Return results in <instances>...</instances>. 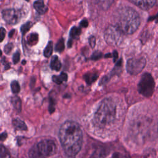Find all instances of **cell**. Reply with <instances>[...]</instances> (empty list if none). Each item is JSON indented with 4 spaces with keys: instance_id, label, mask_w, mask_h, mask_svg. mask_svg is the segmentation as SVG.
<instances>
[{
    "instance_id": "cell-1",
    "label": "cell",
    "mask_w": 158,
    "mask_h": 158,
    "mask_svg": "<svg viewBox=\"0 0 158 158\" xmlns=\"http://www.w3.org/2000/svg\"><path fill=\"white\" fill-rule=\"evenodd\" d=\"M59 139L65 154L75 157L80 151L83 143V133L79 125L73 121H66L60 127Z\"/></svg>"
},
{
    "instance_id": "cell-2",
    "label": "cell",
    "mask_w": 158,
    "mask_h": 158,
    "mask_svg": "<svg viewBox=\"0 0 158 158\" xmlns=\"http://www.w3.org/2000/svg\"><path fill=\"white\" fill-rule=\"evenodd\" d=\"M140 25V17L138 13L130 7L118 9L115 15V25L124 34L131 35L135 33Z\"/></svg>"
},
{
    "instance_id": "cell-3",
    "label": "cell",
    "mask_w": 158,
    "mask_h": 158,
    "mask_svg": "<svg viewBox=\"0 0 158 158\" xmlns=\"http://www.w3.org/2000/svg\"><path fill=\"white\" fill-rule=\"evenodd\" d=\"M116 115V106L110 98L104 99L94 114V122L99 127H104L112 123Z\"/></svg>"
},
{
    "instance_id": "cell-4",
    "label": "cell",
    "mask_w": 158,
    "mask_h": 158,
    "mask_svg": "<svg viewBox=\"0 0 158 158\" xmlns=\"http://www.w3.org/2000/svg\"><path fill=\"white\" fill-rule=\"evenodd\" d=\"M57 146L52 140H43L34 145L30 149L28 155L30 158H47L54 154Z\"/></svg>"
},
{
    "instance_id": "cell-5",
    "label": "cell",
    "mask_w": 158,
    "mask_h": 158,
    "mask_svg": "<svg viewBox=\"0 0 158 158\" xmlns=\"http://www.w3.org/2000/svg\"><path fill=\"white\" fill-rule=\"evenodd\" d=\"M155 82L151 73H143L138 84V91L143 96L151 97L154 91Z\"/></svg>"
},
{
    "instance_id": "cell-6",
    "label": "cell",
    "mask_w": 158,
    "mask_h": 158,
    "mask_svg": "<svg viewBox=\"0 0 158 158\" xmlns=\"http://www.w3.org/2000/svg\"><path fill=\"white\" fill-rule=\"evenodd\" d=\"M124 34L118 27L112 25L109 26L104 32V38L106 42L110 45H116L121 40L122 35Z\"/></svg>"
},
{
    "instance_id": "cell-7",
    "label": "cell",
    "mask_w": 158,
    "mask_h": 158,
    "mask_svg": "<svg viewBox=\"0 0 158 158\" xmlns=\"http://www.w3.org/2000/svg\"><path fill=\"white\" fill-rule=\"evenodd\" d=\"M146 64V60L144 57L131 58L127 60L126 69L130 75H136L139 73L144 68Z\"/></svg>"
},
{
    "instance_id": "cell-8",
    "label": "cell",
    "mask_w": 158,
    "mask_h": 158,
    "mask_svg": "<svg viewBox=\"0 0 158 158\" xmlns=\"http://www.w3.org/2000/svg\"><path fill=\"white\" fill-rule=\"evenodd\" d=\"M2 17L6 23L15 25L20 20L22 14L20 11L15 9H6L2 11Z\"/></svg>"
},
{
    "instance_id": "cell-9",
    "label": "cell",
    "mask_w": 158,
    "mask_h": 158,
    "mask_svg": "<svg viewBox=\"0 0 158 158\" xmlns=\"http://www.w3.org/2000/svg\"><path fill=\"white\" fill-rule=\"evenodd\" d=\"M34 8L40 14H44L46 12L48 8L43 0H37L33 4Z\"/></svg>"
},
{
    "instance_id": "cell-10",
    "label": "cell",
    "mask_w": 158,
    "mask_h": 158,
    "mask_svg": "<svg viewBox=\"0 0 158 158\" xmlns=\"http://www.w3.org/2000/svg\"><path fill=\"white\" fill-rule=\"evenodd\" d=\"M12 124L14 127L17 130H22L25 131L27 130V127L26 124L19 118H15L12 121Z\"/></svg>"
},
{
    "instance_id": "cell-11",
    "label": "cell",
    "mask_w": 158,
    "mask_h": 158,
    "mask_svg": "<svg viewBox=\"0 0 158 158\" xmlns=\"http://www.w3.org/2000/svg\"><path fill=\"white\" fill-rule=\"evenodd\" d=\"M51 68L52 70L59 71L61 68V63L57 56H54L51 60V64H50Z\"/></svg>"
},
{
    "instance_id": "cell-12",
    "label": "cell",
    "mask_w": 158,
    "mask_h": 158,
    "mask_svg": "<svg viewBox=\"0 0 158 158\" xmlns=\"http://www.w3.org/2000/svg\"><path fill=\"white\" fill-rule=\"evenodd\" d=\"M67 75L64 72H62L59 76L53 75L52 79L54 83L59 85L61 84L63 81H66L67 80Z\"/></svg>"
},
{
    "instance_id": "cell-13",
    "label": "cell",
    "mask_w": 158,
    "mask_h": 158,
    "mask_svg": "<svg viewBox=\"0 0 158 158\" xmlns=\"http://www.w3.org/2000/svg\"><path fill=\"white\" fill-rule=\"evenodd\" d=\"M10 101L15 109L18 112H20L22 109V102L20 98L18 96H14L11 98Z\"/></svg>"
},
{
    "instance_id": "cell-14",
    "label": "cell",
    "mask_w": 158,
    "mask_h": 158,
    "mask_svg": "<svg viewBox=\"0 0 158 158\" xmlns=\"http://www.w3.org/2000/svg\"><path fill=\"white\" fill-rule=\"evenodd\" d=\"M98 77V75L96 73H87L84 75V79L86 83L89 85L93 83Z\"/></svg>"
},
{
    "instance_id": "cell-15",
    "label": "cell",
    "mask_w": 158,
    "mask_h": 158,
    "mask_svg": "<svg viewBox=\"0 0 158 158\" xmlns=\"http://www.w3.org/2000/svg\"><path fill=\"white\" fill-rule=\"evenodd\" d=\"M99 6V7L103 9V10H107L112 3L114 2V0H97Z\"/></svg>"
},
{
    "instance_id": "cell-16",
    "label": "cell",
    "mask_w": 158,
    "mask_h": 158,
    "mask_svg": "<svg viewBox=\"0 0 158 158\" xmlns=\"http://www.w3.org/2000/svg\"><path fill=\"white\" fill-rule=\"evenodd\" d=\"M53 51V43L52 41H49L44 50V56L46 57H49L51 56Z\"/></svg>"
},
{
    "instance_id": "cell-17",
    "label": "cell",
    "mask_w": 158,
    "mask_h": 158,
    "mask_svg": "<svg viewBox=\"0 0 158 158\" xmlns=\"http://www.w3.org/2000/svg\"><path fill=\"white\" fill-rule=\"evenodd\" d=\"M81 33V30L80 28L77 27H73L71 28L70 31V39H75L77 38Z\"/></svg>"
},
{
    "instance_id": "cell-18",
    "label": "cell",
    "mask_w": 158,
    "mask_h": 158,
    "mask_svg": "<svg viewBox=\"0 0 158 158\" xmlns=\"http://www.w3.org/2000/svg\"><path fill=\"white\" fill-rule=\"evenodd\" d=\"M38 41V35L36 33H31L27 38V42L30 45H35Z\"/></svg>"
},
{
    "instance_id": "cell-19",
    "label": "cell",
    "mask_w": 158,
    "mask_h": 158,
    "mask_svg": "<svg viewBox=\"0 0 158 158\" xmlns=\"http://www.w3.org/2000/svg\"><path fill=\"white\" fill-rule=\"evenodd\" d=\"M128 1L143 10H148L147 7L146 6L143 0H128Z\"/></svg>"
},
{
    "instance_id": "cell-20",
    "label": "cell",
    "mask_w": 158,
    "mask_h": 158,
    "mask_svg": "<svg viewBox=\"0 0 158 158\" xmlns=\"http://www.w3.org/2000/svg\"><path fill=\"white\" fill-rule=\"evenodd\" d=\"M64 40L62 38H60V40H59V41H57V43L56 44L55 46V50L57 52H61L64 51Z\"/></svg>"
},
{
    "instance_id": "cell-21",
    "label": "cell",
    "mask_w": 158,
    "mask_h": 158,
    "mask_svg": "<svg viewBox=\"0 0 158 158\" xmlns=\"http://www.w3.org/2000/svg\"><path fill=\"white\" fill-rule=\"evenodd\" d=\"M10 87L13 93L16 94L20 91V85L17 81H12L10 84Z\"/></svg>"
},
{
    "instance_id": "cell-22",
    "label": "cell",
    "mask_w": 158,
    "mask_h": 158,
    "mask_svg": "<svg viewBox=\"0 0 158 158\" xmlns=\"http://www.w3.org/2000/svg\"><path fill=\"white\" fill-rule=\"evenodd\" d=\"M1 158H10L8 150L3 145L1 146Z\"/></svg>"
},
{
    "instance_id": "cell-23",
    "label": "cell",
    "mask_w": 158,
    "mask_h": 158,
    "mask_svg": "<svg viewBox=\"0 0 158 158\" xmlns=\"http://www.w3.org/2000/svg\"><path fill=\"white\" fill-rule=\"evenodd\" d=\"M31 26H32V23L30 22H28L25 24H23V25H22L20 28V30L22 34H25L26 32H27L28 30H30V28L31 27Z\"/></svg>"
},
{
    "instance_id": "cell-24",
    "label": "cell",
    "mask_w": 158,
    "mask_h": 158,
    "mask_svg": "<svg viewBox=\"0 0 158 158\" xmlns=\"http://www.w3.org/2000/svg\"><path fill=\"white\" fill-rule=\"evenodd\" d=\"M143 1L148 9L152 7L156 2V0H143Z\"/></svg>"
},
{
    "instance_id": "cell-25",
    "label": "cell",
    "mask_w": 158,
    "mask_h": 158,
    "mask_svg": "<svg viewBox=\"0 0 158 158\" xmlns=\"http://www.w3.org/2000/svg\"><path fill=\"white\" fill-rule=\"evenodd\" d=\"M13 48V45L12 43H8L7 44H6L4 47V52L6 54H9L10 52V51H12Z\"/></svg>"
},
{
    "instance_id": "cell-26",
    "label": "cell",
    "mask_w": 158,
    "mask_h": 158,
    "mask_svg": "<svg viewBox=\"0 0 158 158\" xmlns=\"http://www.w3.org/2000/svg\"><path fill=\"white\" fill-rule=\"evenodd\" d=\"M102 56V54L100 52L96 51L95 52H94L91 56V59L93 60H98L99 58H101Z\"/></svg>"
},
{
    "instance_id": "cell-27",
    "label": "cell",
    "mask_w": 158,
    "mask_h": 158,
    "mask_svg": "<svg viewBox=\"0 0 158 158\" xmlns=\"http://www.w3.org/2000/svg\"><path fill=\"white\" fill-rule=\"evenodd\" d=\"M12 59H13V62H14V64L18 63V62H19V60H20V53H19L18 51H17V52L14 54Z\"/></svg>"
},
{
    "instance_id": "cell-28",
    "label": "cell",
    "mask_w": 158,
    "mask_h": 158,
    "mask_svg": "<svg viewBox=\"0 0 158 158\" xmlns=\"http://www.w3.org/2000/svg\"><path fill=\"white\" fill-rule=\"evenodd\" d=\"M89 43L92 48H94L96 44V38L94 36H91L89 38Z\"/></svg>"
},
{
    "instance_id": "cell-29",
    "label": "cell",
    "mask_w": 158,
    "mask_h": 158,
    "mask_svg": "<svg viewBox=\"0 0 158 158\" xmlns=\"http://www.w3.org/2000/svg\"><path fill=\"white\" fill-rule=\"evenodd\" d=\"M54 110H55V108H54V101L52 100V98H50V104H49V112L51 114L54 111Z\"/></svg>"
},
{
    "instance_id": "cell-30",
    "label": "cell",
    "mask_w": 158,
    "mask_h": 158,
    "mask_svg": "<svg viewBox=\"0 0 158 158\" xmlns=\"http://www.w3.org/2000/svg\"><path fill=\"white\" fill-rule=\"evenodd\" d=\"M0 33H1V41H2V40H4V38L5 37V34H6V31L4 28H2V27L1 28Z\"/></svg>"
},
{
    "instance_id": "cell-31",
    "label": "cell",
    "mask_w": 158,
    "mask_h": 158,
    "mask_svg": "<svg viewBox=\"0 0 158 158\" xmlns=\"http://www.w3.org/2000/svg\"><path fill=\"white\" fill-rule=\"evenodd\" d=\"M80 26L82 27H88V21H87L85 19V20H81V22H80Z\"/></svg>"
},
{
    "instance_id": "cell-32",
    "label": "cell",
    "mask_w": 158,
    "mask_h": 158,
    "mask_svg": "<svg viewBox=\"0 0 158 158\" xmlns=\"http://www.w3.org/2000/svg\"><path fill=\"white\" fill-rule=\"evenodd\" d=\"M149 20H155L156 22L158 23V13L156 15L150 17L149 19Z\"/></svg>"
},
{
    "instance_id": "cell-33",
    "label": "cell",
    "mask_w": 158,
    "mask_h": 158,
    "mask_svg": "<svg viewBox=\"0 0 158 158\" xmlns=\"http://www.w3.org/2000/svg\"><path fill=\"white\" fill-rule=\"evenodd\" d=\"M113 58H114V62H115L116 59L118 58V53L116 51H114L113 52Z\"/></svg>"
},
{
    "instance_id": "cell-34",
    "label": "cell",
    "mask_w": 158,
    "mask_h": 158,
    "mask_svg": "<svg viewBox=\"0 0 158 158\" xmlns=\"http://www.w3.org/2000/svg\"><path fill=\"white\" fill-rule=\"evenodd\" d=\"M7 133H6V132L2 133L1 135V141L4 140V139L7 138Z\"/></svg>"
},
{
    "instance_id": "cell-35",
    "label": "cell",
    "mask_w": 158,
    "mask_h": 158,
    "mask_svg": "<svg viewBox=\"0 0 158 158\" xmlns=\"http://www.w3.org/2000/svg\"><path fill=\"white\" fill-rule=\"evenodd\" d=\"M112 158H119V154L118 152H115L113 154Z\"/></svg>"
},
{
    "instance_id": "cell-36",
    "label": "cell",
    "mask_w": 158,
    "mask_h": 158,
    "mask_svg": "<svg viewBox=\"0 0 158 158\" xmlns=\"http://www.w3.org/2000/svg\"><path fill=\"white\" fill-rule=\"evenodd\" d=\"M15 32V30H12L10 33H9V37H12V35H13V33Z\"/></svg>"
},
{
    "instance_id": "cell-37",
    "label": "cell",
    "mask_w": 158,
    "mask_h": 158,
    "mask_svg": "<svg viewBox=\"0 0 158 158\" xmlns=\"http://www.w3.org/2000/svg\"><path fill=\"white\" fill-rule=\"evenodd\" d=\"M111 57L110 54H107L105 56V57Z\"/></svg>"
},
{
    "instance_id": "cell-38",
    "label": "cell",
    "mask_w": 158,
    "mask_h": 158,
    "mask_svg": "<svg viewBox=\"0 0 158 158\" xmlns=\"http://www.w3.org/2000/svg\"><path fill=\"white\" fill-rule=\"evenodd\" d=\"M22 64H25V60H23V62H22Z\"/></svg>"
},
{
    "instance_id": "cell-39",
    "label": "cell",
    "mask_w": 158,
    "mask_h": 158,
    "mask_svg": "<svg viewBox=\"0 0 158 158\" xmlns=\"http://www.w3.org/2000/svg\"><path fill=\"white\" fill-rule=\"evenodd\" d=\"M25 1H29V0H25Z\"/></svg>"
},
{
    "instance_id": "cell-40",
    "label": "cell",
    "mask_w": 158,
    "mask_h": 158,
    "mask_svg": "<svg viewBox=\"0 0 158 158\" xmlns=\"http://www.w3.org/2000/svg\"><path fill=\"white\" fill-rule=\"evenodd\" d=\"M62 1H63V0H62Z\"/></svg>"
}]
</instances>
